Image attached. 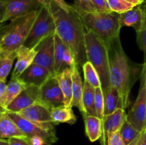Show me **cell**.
Returning a JSON list of instances; mask_svg holds the SVG:
<instances>
[{"label":"cell","instance_id":"cell-1","mask_svg":"<svg viewBox=\"0 0 146 145\" xmlns=\"http://www.w3.org/2000/svg\"><path fill=\"white\" fill-rule=\"evenodd\" d=\"M111 85L118 91L120 108L125 110L130 105L131 90L138 78H141L144 64L133 63L125 54L120 36L108 45Z\"/></svg>","mask_w":146,"mask_h":145},{"label":"cell","instance_id":"cell-2","mask_svg":"<svg viewBox=\"0 0 146 145\" xmlns=\"http://www.w3.org/2000/svg\"><path fill=\"white\" fill-rule=\"evenodd\" d=\"M51 13L56 24V32L71 51L76 63L83 67L88 61L86 47V28L79 13L73 7L69 13L52 1Z\"/></svg>","mask_w":146,"mask_h":145},{"label":"cell","instance_id":"cell-3","mask_svg":"<svg viewBox=\"0 0 146 145\" xmlns=\"http://www.w3.org/2000/svg\"><path fill=\"white\" fill-rule=\"evenodd\" d=\"M119 15L113 11H97L80 14L86 29L94 33L107 45L120 36L121 26Z\"/></svg>","mask_w":146,"mask_h":145},{"label":"cell","instance_id":"cell-4","mask_svg":"<svg viewBox=\"0 0 146 145\" xmlns=\"http://www.w3.org/2000/svg\"><path fill=\"white\" fill-rule=\"evenodd\" d=\"M86 47L88 61L98 72L103 91L105 92L111 85L108 46L94 33L86 29Z\"/></svg>","mask_w":146,"mask_h":145},{"label":"cell","instance_id":"cell-5","mask_svg":"<svg viewBox=\"0 0 146 145\" xmlns=\"http://www.w3.org/2000/svg\"><path fill=\"white\" fill-rule=\"evenodd\" d=\"M39 9L11 20L1 30L0 49L17 51L24 44L38 16Z\"/></svg>","mask_w":146,"mask_h":145},{"label":"cell","instance_id":"cell-6","mask_svg":"<svg viewBox=\"0 0 146 145\" xmlns=\"http://www.w3.org/2000/svg\"><path fill=\"white\" fill-rule=\"evenodd\" d=\"M55 32L56 24L52 13L49 9L42 6L23 45L29 48H36Z\"/></svg>","mask_w":146,"mask_h":145},{"label":"cell","instance_id":"cell-7","mask_svg":"<svg viewBox=\"0 0 146 145\" xmlns=\"http://www.w3.org/2000/svg\"><path fill=\"white\" fill-rule=\"evenodd\" d=\"M143 64L138 97L126 117L127 120L141 132L146 129V65Z\"/></svg>","mask_w":146,"mask_h":145},{"label":"cell","instance_id":"cell-8","mask_svg":"<svg viewBox=\"0 0 146 145\" xmlns=\"http://www.w3.org/2000/svg\"><path fill=\"white\" fill-rule=\"evenodd\" d=\"M0 5L1 23L27 15L43 6L37 0H1Z\"/></svg>","mask_w":146,"mask_h":145},{"label":"cell","instance_id":"cell-9","mask_svg":"<svg viewBox=\"0 0 146 145\" xmlns=\"http://www.w3.org/2000/svg\"><path fill=\"white\" fill-rule=\"evenodd\" d=\"M17 114L47 130L56 132V125L51 117V109L42 104H34Z\"/></svg>","mask_w":146,"mask_h":145},{"label":"cell","instance_id":"cell-10","mask_svg":"<svg viewBox=\"0 0 146 145\" xmlns=\"http://www.w3.org/2000/svg\"><path fill=\"white\" fill-rule=\"evenodd\" d=\"M6 112L29 138L34 136H41L44 139L46 145H52L58 141V137L56 134V132L47 130L42 127H40L39 125H36L31 121L21 117L18 114L7 112V111Z\"/></svg>","mask_w":146,"mask_h":145},{"label":"cell","instance_id":"cell-11","mask_svg":"<svg viewBox=\"0 0 146 145\" xmlns=\"http://www.w3.org/2000/svg\"><path fill=\"white\" fill-rule=\"evenodd\" d=\"M40 103L50 109L64 105V96L56 76L47 80L40 87Z\"/></svg>","mask_w":146,"mask_h":145},{"label":"cell","instance_id":"cell-12","mask_svg":"<svg viewBox=\"0 0 146 145\" xmlns=\"http://www.w3.org/2000/svg\"><path fill=\"white\" fill-rule=\"evenodd\" d=\"M127 114L123 108H118L110 115H104L103 122V135L101 144L106 145L108 140L113 134L119 132L121 127L126 120Z\"/></svg>","mask_w":146,"mask_h":145},{"label":"cell","instance_id":"cell-13","mask_svg":"<svg viewBox=\"0 0 146 145\" xmlns=\"http://www.w3.org/2000/svg\"><path fill=\"white\" fill-rule=\"evenodd\" d=\"M54 34L42 41L36 48L38 53L35 57L34 63L46 68L52 75L56 76L54 71Z\"/></svg>","mask_w":146,"mask_h":145},{"label":"cell","instance_id":"cell-14","mask_svg":"<svg viewBox=\"0 0 146 145\" xmlns=\"http://www.w3.org/2000/svg\"><path fill=\"white\" fill-rule=\"evenodd\" d=\"M36 103H40V88L35 85H29L7 107L5 111L17 113Z\"/></svg>","mask_w":146,"mask_h":145},{"label":"cell","instance_id":"cell-15","mask_svg":"<svg viewBox=\"0 0 146 145\" xmlns=\"http://www.w3.org/2000/svg\"><path fill=\"white\" fill-rule=\"evenodd\" d=\"M53 76L54 75L46 68L33 63L18 78L27 85H35L40 88L47 80Z\"/></svg>","mask_w":146,"mask_h":145},{"label":"cell","instance_id":"cell-16","mask_svg":"<svg viewBox=\"0 0 146 145\" xmlns=\"http://www.w3.org/2000/svg\"><path fill=\"white\" fill-rule=\"evenodd\" d=\"M0 137L1 139L19 138L30 143V138L11 119L6 111L1 110L0 115Z\"/></svg>","mask_w":146,"mask_h":145},{"label":"cell","instance_id":"cell-17","mask_svg":"<svg viewBox=\"0 0 146 145\" xmlns=\"http://www.w3.org/2000/svg\"><path fill=\"white\" fill-rule=\"evenodd\" d=\"M72 73L73 88H72V102L71 107H76L81 112L84 118L86 117V111L84 107L83 102V95H84V83L81 80L80 75L78 66L77 64L74 63L70 67Z\"/></svg>","mask_w":146,"mask_h":145},{"label":"cell","instance_id":"cell-18","mask_svg":"<svg viewBox=\"0 0 146 145\" xmlns=\"http://www.w3.org/2000/svg\"><path fill=\"white\" fill-rule=\"evenodd\" d=\"M144 10L142 5L136 6L131 10L119 15V23L121 27L130 26L135 29L136 34L142 30L144 24Z\"/></svg>","mask_w":146,"mask_h":145},{"label":"cell","instance_id":"cell-19","mask_svg":"<svg viewBox=\"0 0 146 145\" xmlns=\"http://www.w3.org/2000/svg\"><path fill=\"white\" fill-rule=\"evenodd\" d=\"M38 53L36 48H29L22 45L17 50V61L13 70L11 77L18 78L28 67L34 63Z\"/></svg>","mask_w":146,"mask_h":145},{"label":"cell","instance_id":"cell-20","mask_svg":"<svg viewBox=\"0 0 146 145\" xmlns=\"http://www.w3.org/2000/svg\"><path fill=\"white\" fill-rule=\"evenodd\" d=\"M56 78L58 80L60 88L64 94V105L71 107L73 80L71 68L66 67L60 73L56 75Z\"/></svg>","mask_w":146,"mask_h":145},{"label":"cell","instance_id":"cell-21","mask_svg":"<svg viewBox=\"0 0 146 145\" xmlns=\"http://www.w3.org/2000/svg\"><path fill=\"white\" fill-rule=\"evenodd\" d=\"M86 136L91 142L101 139L103 135L102 119L95 116H86L84 118Z\"/></svg>","mask_w":146,"mask_h":145},{"label":"cell","instance_id":"cell-22","mask_svg":"<svg viewBox=\"0 0 146 145\" xmlns=\"http://www.w3.org/2000/svg\"><path fill=\"white\" fill-rule=\"evenodd\" d=\"M17 58V50L0 49V80L7 81L14 60Z\"/></svg>","mask_w":146,"mask_h":145},{"label":"cell","instance_id":"cell-23","mask_svg":"<svg viewBox=\"0 0 146 145\" xmlns=\"http://www.w3.org/2000/svg\"><path fill=\"white\" fill-rule=\"evenodd\" d=\"M51 115L56 125L60 123L74 125L76 122V117L74 115L72 107L62 105L51 109Z\"/></svg>","mask_w":146,"mask_h":145},{"label":"cell","instance_id":"cell-24","mask_svg":"<svg viewBox=\"0 0 146 145\" xmlns=\"http://www.w3.org/2000/svg\"><path fill=\"white\" fill-rule=\"evenodd\" d=\"M29 85L17 77H11V80L8 82L6 90L5 108L17 98L22 91H24ZM5 109V110H6Z\"/></svg>","mask_w":146,"mask_h":145},{"label":"cell","instance_id":"cell-25","mask_svg":"<svg viewBox=\"0 0 146 145\" xmlns=\"http://www.w3.org/2000/svg\"><path fill=\"white\" fill-rule=\"evenodd\" d=\"M54 71L56 75L60 73L66 67L64 63V54L66 45L61 40L56 32L54 34Z\"/></svg>","mask_w":146,"mask_h":145},{"label":"cell","instance_id":"cell-26","mask_svg":"<svg viewBox=\"0 0 146 145\" xmlns=\"http://www.w3.org/2000/svg\"><path fill=\"white\" fill-rule=\"evenodd\" d=\"M105 107L104 115H110L120 108V96L118 91L113 85H110L104 92Z\"/></svg>","mask_w":146,"mask_h":145},{"label":"cell","instance_id":"cell-27","mask_svg":"<svg viewBox=\"0 0 146 145\" xmlns=\"http://www.w3.org/2000/svg\"><path fill=\"white\" fill-rule=\"evenodd\" d=\"M95 92L96 88L86 80H84L83 102L86 111V116L97 117L95 107Z\"/></svg>","mask_w":146,"mask_h":145},{"label":"cell","instance_id":"cell-28","mask_svg":"<svg viewBox=\"0 0 146 145\" xmlns=\"http://www.w3.org/2000/svg\"><path fill=\"white\" fill-rule=\"evenodd\" d=\"M82 68L84 72L85 80H86L90 85H91L95 88L102 87L99 75L91 62L87 61L82 67Z\"/></svg>","mask_w":146,"mask_h":145},{"label":"cell","instance_id":"cell-29","mask_svg":"<svg viewBox=\"0 0 146 145\" xmlns=\"http://www.w3.org/2000/svg\"><path fill=\"white\" fill-rule=\"evenodd\" d=\"M119 132L121 139L125 145H128L131 144L138 135L141 134V132L137 130L127 119L121 127Z\"/></svg>","mask_w":146,"mask_h":145},{"label":"cell","instance_id":"cell-30","mask_svg":"<svg viewBox=\"0 0 146 145\" xmlns=\"http://www.w3.org/2000/svg\"><path fill=\"white\" fill-rule=\"evenodd\" d=\"M107 1L111 11L118 14H123L135 7V5L125 0H107Z\"/></svg>","mask_w":146,"mask_h":145},{"label":"cell","instance_id":"cell-31","mask_svg":"<svg viewBox=\"0 0 146 145\" xmlns=\"http://www.w3.org/2000/svg\"><path fill=\"white\" fill-rule=\"evenodd\" d=\"M72 6L80 14L98 11L92 0H74V5Z\"/></svg>","mask_w":146,"mask_h":145},{"label":"cell","instance_id":"cell-32","mask_svg":"<svg viewBox=\"0 0 146 145\" xmlns=\"http://www.w3.org/2000/svg\"><path fill=\"white\" fill-rule=\"evenodd\" d=\"M95 107L97 117L101 119H103L104 117L105 101H104V94L102 87H98L96 88Z\"/></svg>","mask_w":146,"mask_h":145},{"label":"cell","instance_id":"cell-33","mask_svg":"<svg viewBox=\"0 0 146 145\" xmlns=\"http://www.w3.org/2000/svg\"><path fill=\"white\" fill-rule=\"evenodd\" d=\"M143 9L144 10V15H145V18H144V24L143 26L142 30L140 33L137 34V43L141 48V51L143 52L144 54V63H146V0L145 2L142 4Z\"/></svg>","mask_w":146,"mask_h":145},{"label":"cell","instance_id":"cell-34","mask_svg":"<svg viewBox=\"0 0 146 145\" xmlns=\"http://www.w3.org/2000/svg\"><path fill=\"white\" fill-rule=\"evenodd\" d=\"M7 84L6 81L0 80V107L1 110L5 111V100H6V90Z\"/></svg>","mask_w":146,"mask_h":145},{"label":"cell","instance_id":"cell-35","mask_svg":"<svg viewBox=\"0 0 146 145\" xmlns=\"http://www.w3.org/2000/svg\"><path fill=\"white\" fill-rule=\"evenodd\" d=\"M64 63L66 66H72L74 63H76L75 58H74V54L71 52V50L66 47L65 49V51H64Z\"/></svg>","mask_w":146,"mask_h":145},{"label":"cell","instance_id":"cell-36","mask_svg":"<svg viewBox=\"0 0 146 145\" xmlns=\"http://www.w3.org/2000/svg\"><path fill=\"white\" fill-rule=\"evenodd\" d=\"M98 11H111L107 0H92Z\"/></svg>","mask_w":146,"mask_h":145},{"label":"cell","instance_id":"cell-37","mask_svg":"<svg viewBox=\"0 0 146 145\" xmlns=\"http://www.w3.org/2000/svg\"><path fill=\"white\" fill-rule=\"evenodd\" d=\"M107 145H125L120 135V132H118L113 134L108 140Z\"/></svg>","mask_w":146,"mask_h":145},{"label":"cell","instance_id":"cell-38","mask_svg":"<svg viewBox=\"0 0 146 145\" xmlns=\"http://www.w3.org/2000/svg\"><path fill=\"white\" fill-rule=\"evenodd\" d=\"M51 1L54 3H55L58 7L64 10L66 12L69 13L73 9V6L68 4L64 0H51Z\"/></svg>","mask_w":146,"mask_h":145},{"label":"cell","instance_id":"cell-39","mask_svg":"<svg viewBox=\"0 0 146 145\" xmlns=\"http://www.w3.org/2000/svg\"><path fill=\"white\" fill-rule=\"evenodd\" d=\"M9 145H31L29 142L19 138H9L8 139Z\"/></svg>","mask_w":146,"mask_h":145},{"label":"cell","instance_id":"cell-40","mask_svg":"<svg viewBox=\"0 0 146 145\" xmlns=\"http://www.w3.org/2000/svg\"><path fill=\"white\" fill-rule=\"evenodd\" d=\"M30 144L31 145H46V142L43 138L38 136H34L30 138Z\"/></svg>","mask_w":146,"mask_h":145},{"label":"cell","instance_id":"cell-41","mask_svg":"<svg viewBox=\"0 0 146 145\" xmlns=\"http://www.w3.org/2000/svg\"><path fill=\"white\" fill-rule=\"evenodd\" d=\"M138 145H146V129L142 132Z\"/></svg>","mask_w":146,"mask_h":145},{"label":"cell","instance_id":"cell-42","mask_svg":"<svg viewBox=\"0 0 146 145\" xmlns=\"http://www.w3.org/2000/svg\"><path fill=\"white\" fill-rule=\"evenodd\" d=\"M38 1H39L43 6L47 7L48 9H51V3H52V1L51 0H37Z\"/></svg>","mask_w":146,"mask_h":145},{"label":"cell","instance_id":"cell-43","mask_svg":"<svg viewBox=\"0 0 146 145\" xmlns=\"http://www.w3.org/2000/svg\"><path fill=\"white\" fill-rule=\"evenodd\" d=\"M125 1L133 4L135 7H136V6L142 5V4L145 2V0H125Z\"/></svg>","mask_w":146,"mask_h":145},{"label":"cell","instance_id":"cell-44","mask_svg":"<svg viewBox=\"0 0 146 145\" xmlns=\"http://www.w3.org/2000/svg\"><path fill=\"white\" fill-rule=\"evenodd\" d=\"M141 134H142V132H141ZM141 134L140 135H138V136H137V137L135 138V139H134V140L133 141L131 144H129L128 145H138V142H139V140H140V138H141Z\"/></svg>","mask_w":146,"mask_h":145},{"label":"cell","instance_id":"cell-45","mask_svg":"<svg viewBox=\"0 0 146 145\" xmlns=\"http://www.w3.org/2000/svg\"><path fill=\"white\" fill-rule=\"evenodd\" d=\"M145 65H146V63H145Z\"/></svg>","mask_w":146,"mask_h":145}]
</instances>
